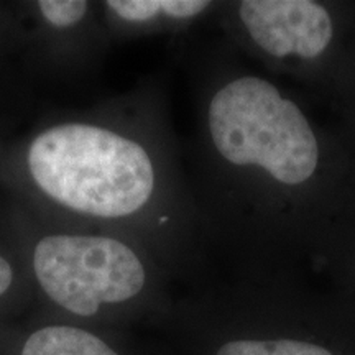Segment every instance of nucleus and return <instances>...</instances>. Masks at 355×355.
<instances>
[{"label":"nucleus","instance_id":"obj_1","mask_svg":"<svg viewBox=\"0 0 355 355\" xmlns=\"http://www.w3.org/2000/svg\"><path fill=\"white\" fill-rule=\"evenodd\" d=\"M196 133L189 186L206 259L230 277H304L355 178V153L298 92L219 38L189 55Z\"/></svg>","mask_w":355,"mask_h":355},{"label":"nucleus","instance_id":"obj_2","mask_svg":"<svg viewBox=\"0 0 355 355\" xmlns=\"http://www.w3.org/2000/svg\"><path fill=\"white\" fill-rule=\"evenodd\" d=\"M0 184L38 219L140 241L173 275H196L206 263L165 89L155 78L0 144Z\"/></svg>","mask_w":355,"mask_h":355},{"label":"nucleus","instance_id":"obj_3","mask_svg":"<svg viewBox=\"0 0 355 355\" xmlns=\"http://www.w3.org/2000/svg\"><path fill=\"white\" fill-rule=\"evenodd\" d=\"M175 313L193 355H355V304L304 277H230Z\"/></svg>","mask_w":355,"mask_h":355},{"label":"nucleus","instance_id":"obj_4","mask_svg":"<svg viewBox=\"0 0 355 355\" xmlns=\"http://www.w3.org/2000/svg\"><path fill=\"white\" fill-rule=\"evenodd\" d=\"M17 209L30 279L56 308L81 319L104 309L170 313L165 288L173 273L145 243L51 224L19 204Z\"/></svg>","mask_w":355,"mask_h":355},{"label":"nucleus","instance_id":"obj_5","mask_svg":"<svg viewBox=\"0 0 355 355\" xmlns=\"http://www.w3.org/2000/svg\"><path fill=\"white\" fill-rule=\"evenodd\" d=\"M212 21L243 60L324 99L355 32V0H230Z\"/></svg>","mask_w":355,"mask_h":355},{"label":"nucleus","instance_id":"obj_6","mask_svg":"<svg viewBox=\"0 0 355 355\" xmlns=\"http://www.w3.org/2000/svg\"><path fill=\"white\" fill-rule=\"evenodd\" d=\"M19 43L46 66H76L110 43L101 2L33 0L13 6Z\"/></svg>","mask_w":355,"mask_h":355},{"label":"nucleus","instance_id":"obj_7","mask_svg":"<svg viewBox=\"0 0 355 355\" xmlns=\"http://www.w3.org/2000/svg\"><path fill=\"white\" fill-rule=\"evenodd\" d=\"M220 2L212 0H105L102 20L110 42L148 37H184L212 21Z\"/></svg>","mask_w":355,"mask_h":355},{"label":"nucleus","instance_id":"obj_8","mask_svg":"<svg viewBox=\"0 0 355 355\" xmlns=\"http://www.w3.org/2000/svg\"><path fill=\"white\" fill-rule=\"evenodd\" d=\"M311 268L326 275L331 288L355 304V178L319 237Z\"/></svg>","mask_w":355,"mask_h":355},{"label":"nucleus","instance_id":"obj_9","mask_svg":"<svg viewBox=\"0 0 355 355\" xmlns=\"http://www.w3.org/2000/svg\"><path fill=\"white\" fill-rule=\"evenodd\" d=\"M20 355H123L94 332L73 324H48L25 339Z\"/></svg>","mask_w":355,"mask_h":355},{"label":"nucleus","instance_id":"obj_10","mask_svg":"<svg viewBox=\"0 0 355 355\" xmlns=\"http://www.w3.org/2000/svg\"><path fill=\"white\" fill-rule=\"evenodd\" d=\"M21 277L30 278L19 209L0 184V300L10 295Z\"/></svg>","mask_w":355,"mask_h":355},{"label":"nucleus","instance_id":"obj_11","mask_svg":"<svg viewBox=\"0 0 355 355\" xmlns=\"http://www.w3.org/2000/svg\"><path fill=\"white\" fill-rule=\"evenodd\" d=\"M324 101L334 114L336 132L355 153V32Z\"/></svg>","mask_w":355,"mask_h":355},{"label":"nucleus","instance_id":"obj_12","mask_svg":"<svg viewBox=\"0 0 355 355\" xmlns=\"http://www.w3.org/2000/svg\"><path fill=\"white\" fill-rule=\"evenodd\" d=\"M12 42L19 43L15 32V13L13 7H3L0 3V60L6 55L7 48L12 46Z\"/></svg>","mask_w":355,"mask_h":355}]
</instances>
